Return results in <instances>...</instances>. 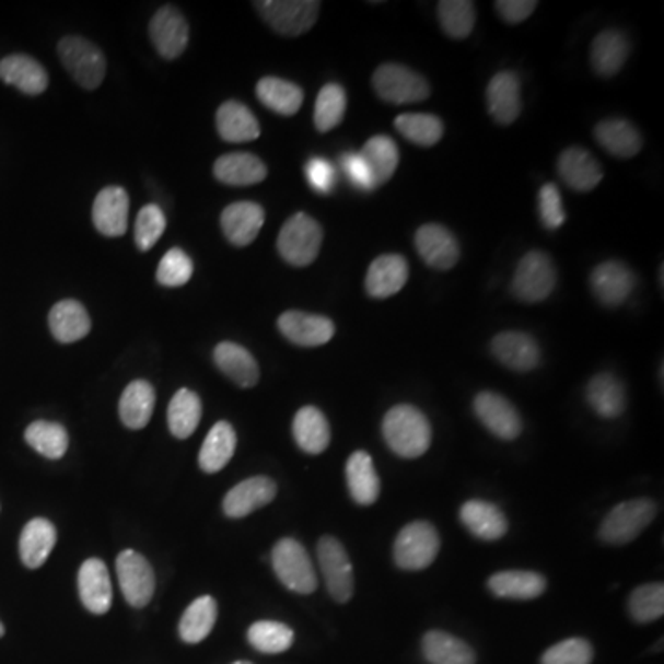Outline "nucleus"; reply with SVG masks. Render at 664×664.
I'll return each mask as SVG.
<instances>
[{"label":"nucleus","mask_w":664,"mask_h":664,"mask_svg":"<svg viewBox=\"0 0 664 664\" xmlns=\"http://www.w3.org/2000/svg\"><path fill=\"white\" fill-rule=\"evenodd\" d=\"M383 435L392 453L400 458H419L432 443V427L416 406L397 405L384 416Z\"/></svg>","instance_id":"1"},{"label":"nucleus","mask_w":664,"mask_h":664,"mask_svg":"<svg viewBox=\"0 0 664 664\" xmlns=\"http://www.w3.org/2000/svg\"><path fill=\"white\" fill-rule=\"evenodd\" d=\"M324 242L322 225L305 212L289 218L277 236V249L282 259L292 266H308L318 259Z\"/></svg>","instance_id":"2"},{"label":"nucleus","mask_w":664,"mask_h":664,"mask_svg":"<svg viewBox=\"0 0 664 664\" xmlns=\"http://www.w3.org/2000/svg\"><path fill=\"white\" fill-rule=\"evenodd\" d=\"M58 56L80 88L98 89L106 78V56L85 37L67 36L58 43Z\"/></svg>","instance_id":"3"},{"label":"nucleus","mask_w":664,"mask_h":664,"mask_svg":"<svg viewBox=\"0 0 664 664\" xmlns=\"http://www.w3.org/2000/svg\"><path fill=\"white\" fill-rule=\"evenodd\" d=\"M271 567L279 582L298 594H311L318 589V576L311 556L295 539L284 537L271 550Z\"/></svg>","instance_id":"4"},{"label":"nucleus","mask_w":664,"mask_h":664,"mask_svg":"<svg viewBox=\"0 0 664 664\" xmlns=\"http://www.w3.org/2000/svg\"><path fill=\"white\" fill-rule=\"evenodd\" d=\"M657 505L652 500H628L613 508L599 526V539L607 545H628L652 524Z\"/></svg>","instance_id":"5"},{"label":"nucleus","mask_w":664,"mask_h":664,"mask_svg":"<svg viewBox=\"0 0 664 664\" xmlns=\"http://www.w3.org/2000/svg\"><path fill=\"white\" fill-rule=\"evenodd\" d=\"M440 552L438 529L427 521L406 524L394 545L395 563L403 571H423Z\"/></svg>","instance_id":"6"},{"label":"nucleus","mask_w":664,"mask_h":664,"mask_svg":"<svg viewBox=\"0 0 664 664\" xmlns=\"http://www.w3.org/2000/svg\"><path fill=\"white\" fill-rule=\"evenodd\" d=\"M260 18L271 30L284 37H298L305 34L318 21L319 2L314 0H263L255 2Z\"/></svg>","instance_id":"7"},{"label":"nucleus","mask_w":664,"mask_h":664,"mask_svg":"<svg viewBox=\"0 0 664 664\" xmlns=\"http://www.w3.org/2000/svg\"><path fill=\"white\" fill-rule=\"evenodd\" d=\"M556 268L547 253L529 252L519 263L512 281V294L523 303H541L556 289Z\"/></svg>","instance_id":"8"},{"label":"nucleus","mask_w":664,"mask_h":664,"mask_svg":"<svg viewBox=\"0 0 664 664\" xmlns=\"http://www.w3.org/2000/svg\"><path fill=\"white\" fill-rule=\"evenodd\" d=\"M373 89L384 102L403 106L429 98L430 85L421 74L397 63H386L373 74Z\"/></svg>","instance_id":"9"},{"label":"nucleus","mask_w":664,"mask_h":664,"mask_svg":"<svg viewBox=\"0 0 664 664\" xmlns=\"http://www.w3.org/2000/svg\"><path fill=\"white\" fill-rule=\"evenodd\" d=\"M318 561L330 596L338 604H347L353 598L354 574L346 548L336 537L325 535L318 543Z\"/></svg>","instance_id":"10"},{"label":"nucleus","mask_w":664,"mask_h":664,"mask_svg":"<svg viewBox=\"0 0 664 664\" xmlns=\"http://www.w3.org/2000/svg\"><path fill=\"white\" fill-rule=\"evenodd\" d=\"M117 576L124 598L131 607H144L155 593V574L148 559L136 550H124L117 558Z\"/></svg>","instance_id":"11"},{"label":"nucleus","mask_w":664,"mask_h":664,"mask_svg":"<svg viewBox=\"0 0 664 664\" xmlns=\"http://www.w3.org/2000/svg\"><path fill=\"white\" fill-rule=\"evenodd\" d=\"M475 413L480 423L500 440H517L523 432V421L517 408L494 392H482L475 397Z\"/></svg>","instance_id":"12"},{"label":"nucleus","mask_w":664,"mask_h":664,"mask_svg":"<svg viewBox=\"0 0 664 664\" xmlns=\"http://www.w3.org/2000/svg\"><path fill=\"white\" fill-rule=\"evenodd\" d=\"M277 327L287 340L300 347L325 346L333 340L336 330L329 318L301 311L282 312Z\"/></svg>","instance_id":"13"},{"label":"nucleus","mask_w":664,"mask_h":664,"mask_svg":"<svg viewBox=\"0 0 664 664\" xmlns=\"http://www.w3.org/2000/svg\"><path fill=\"white\" fill-rule=\"evenodd\" d=\"M187 19L176 8L163 7L150 21V39L161 58L176 59L185 53L188 45Z\"/></svg>","instance_id":"14"},{"label":"nucleus","mask_w":664,"mask_h":664,"mask_svg":"<svg viewBox=\"0 0 664 664\" xmlns=\"http://www.w3.org/2000/svg\"><path fill=\"white\" fill-rule=\"evenodd\" d=\"M591 289L606 306H620L636 289V276L620 260H606L591 273Z\"/></svg>","instance_id":"15"},{"label":"nucleus","mask_w":664,"mask_h":664,"mask_svg":"<svg viewBox=\"0 0 664 664\" xmlns=\"http://www.w3.org/2000/svg\"><path fill=\"white\" fill-rule=\"evenodd\" d=\"M491 353L500 364L519 373L535 370L541 362V349L534 340V336L519 330H505L494 336L491 341Z\"/></svg>","instance_id":"16"},{"label":"nucleus","mask_w":664,"mask_h":664,"mask_svg":"<svg viewBox=\"0 0 664 664\" xmlns=\"http://www.w3.org/2000/svg\"><path fill=\"white\" fill-rule=\"evenodd\" d=\"M265 209L255 201H236L225 207L220 218L225 238L236 247H246L259 236L265 225Z\"/></svg>","instance_id":"17"},{"label":"nucleus","mask_w":664,"mask_h":664,"mask_svg":"<svg viewBox=\"0 0 664 664\" xmlns=\"http://www.w3.org/2000/svg\"><path fill=\"white\" fill-rule=\"evenodd\" d=\"M78 593L85 609L93 615H106L109 611L113 602L112 578L102 559L83 561L82 569L78 572Z\"/></svg>","instance_id":"18"},{"label":"nucleus","mask_w":664,"mask_h":664,"mask_svg":"<svg viewBox=\"0 0 664 664\" xmlns=\"http://www.w3.org/2000/svg\"><path fill=\"white\" fill-rule=\"evenodd\" d=\"M416 249L434 270H451L459 260L458 241L443 225H421L416 233Z\"/></svg>","instance_id":"19"},{"label":"nucleus","mask_w":664,"mask_h":664,"mask_svg":"<svg viewBox=\"0 0 664 664\" xmlns=\"http://www.w3.org/2000/svg\"><path fill=\"white\" fill-rule=\"evenodd\" d=\"M130 198L123 187L102 188L93 203V224L104 236H123L128 230Z\"/></svg>","instance_id":"20"},{"label":"nucleus","mask_w":664,"mask_h":664,"mask_svg":"<svg viewBox=\"0 0 664 664\" xmlns=\"http://www.w3.org/2000/svg\"><path fill=\"white\" fill-rule=\"evenodd\" d=\"M277 486L271 478L253 477L236 484L230 493L225 494L224 513L231 519L247 517L249 513L270 504L276 499Z\"/></svg>","instance_id":"21"},{"label":"nucleus","mask_w":664,"mask_h":664,"mask_svg":"<svg viewBox=\"0 0 664 664\" xmlns=\"http://www.w3.org/2000/svg\"><path fill=\"white\" fill-rule=\"evenodd\" d=\"M486 98H488L489 115L497 123L502 126L515 123L521 115V107H523L521 82H519L517 74L512 71L494 74L486 91Z\"/></svg>","instance_id":"22"},{"label":"nucleus","mask_w":664,"mask_h":664,"mask_svg":"<svg viewBox=\"0 0 664 664\" xmlns=\"http://www.w3.org/2000/svg\"><path fill=\"white\" fill-rule=\"evenodd\" d=\"M0 80L28 96L45 93L48 88V74L45 67L26 54H12V56L0 59Z\"/></svg>","instance_id":"23"},{"label":"nucleus","mask_w":664,"mask_h":664,"mask_svg":"<svg viewBox=\"0 0 664 664\" xmlns=\"http://www.w3.org/2000/svg\"><path fill=\"white\" fill-rule=\"evenodd\" d=\"M558 172L564 185L574 188L578 193H589L598 187L604 177V171L598 161L583 148H567L558 160Z\"/></svg>","instance_id":"24"},{"label":"nucleus","mask_w":664,"mask_h":664,"mask_svg":"<svg viewBox=\"0 0 664 664\" xmlns=\"http://www.w3.org/2000/svg\"><path fill=\"white\" fill-rule=\"evenodd\" d=\"M408 281V263L400 255H381L371 263L365 290L375 300H386L400 292Z\"/></svg>","instance_id":"25"},{"label":"nucleus","mask_w":664,"mask_h":664,"mask_svg":"<svg viewBox=\"0 0 664 664\" xmlns=\"http://www.w3.org/2000/svg\"><path fill=\"white\" fill-rule=\"evenodd\" d=\"M459 521L482 541H499L508 532V519L499 505L486 500H469L459 510Z\"/></svg>","instance_id":"26"},{"label":"nucleus","mask_w":664,"mask_h":664,"mask_svg":"<svg viewBox=\"0 0 664 664\" xmlns=\"http://www.w3.org/2000/svg\"><path fill=\"white\" fill-rule=\"evenodd\" d=\"M214 364L225 376L241 386V388H253L259 383V364L253 359V354L246 347L233 343V341H222L214 347Z\"/></svg>","instance_id":"27"},{"label":"nucleus","mask_w":664,"mask_h":664,"mask_svg":"<svg viewBox=\"0 0 664 664\" xmlns=\"http://www.w3.org/2000/svg\"><path fill=\"white\" fill-rule=\"evenodd\" d=\"M58 541V532L47 519H32L19 537V556L26 569L36 571L47 561Z\"/></svg>","instance_id":"28"},{"label":"nucleus","mask_w":664,"mask_h":664,"mask_svg":"<svg viewBox=\"0 0 664 664\" xmlns=\"http://www.w3.org/2000/svg\"><path fill=\"white\" fill-rule=\"evenodd\" d=\"M212 172L218 182L233 187L257 185L265 182L268 176L265 163L257 155L246 152L225 153L222 158H218Z\"/></svg>","instance_id":"29"},{"label":"nucleus","mask_w":664,"mask_h":664,"mask_svg":"<svg viewBox=\"0 0 664 664\" xmlns=\"http://www.w3.org/2000/svg\"><path fill=\"white\" fill-rule=\"evenodd\" d=\"M48 327L56 340L74 343L91 333V318L88 308L80 301H58L48 314Z\"/></svg>","instance_id":"30"},{"label":"nucleus","mask_w":664,"mask_h":664,"mask_svg":"<svg viewBox=\"0 0 664 664\" xmlns=\"http://www.w3.org/2000/svg\"><path fill=\"white\" fill-rule=\"evenodd\" d=\"M587 403L599 418H620L628 406V395L622 381L611 373H599L593 376L585 392Z\"/></svg>","instance_id":"31"},{"label":"nucleus","mask_w":664,"mask_h":664,"mask_svg":"<svg viewBox=\"0 0 664 664\" xmlns=\"http://www.w3.org/2000/svg\"><path fill=\"white\" fill-rule=\"evenodd\" d=\"M346 480L349 493L357 504H375L381 494V480L370 454L365 451H357L349 456L346 464Z\"/></svg>","instance_id":"32"},{"label":"nucleus","mask_w":664,"mask_h":664,"mask_svg":"<svg viewBox=\"0 0 664 664\" xmlns=\"http://www.w3.org/2000/svg\"><path fill=\"white\" fill-rule=\"evenodd\" d=\"M599 147L620 160L636 158L641 152L642 137L633 124L624 118H609L594 128Z\"/></svg>","instance_id":"33"},{"label":"nucleus","mask_w":664,"mask_h":664,"mask_svg":"<svg viewBox=\"0 0 664 664\" xmlns=\"http://www.w3.org/2000/svg\"><path fill=\"white\" fill-rule=\"evenodd\" d=\"M217 128L228 142H249L260 137L259 120L249 107L236 101L224 102L218 107Z\"/></svg>","instance_id":"34"},{"label":"nucleus","mask_w":664,"mask_h":664,"mask_svg":"<svg viewBox=\"0 0 664 664\" xmlns=\"http://www.w3.org/2000/svg\"><path fill=\"white\" fill-rule=\"evenodd\" d=\"M298 447L306 454H322L330 443L329 421L316 406H303L292 424Z\"/></svg>","instance_id":"35"},{"label":"nucleus","mask_w":664,"mask_h":664,"mask_svg":"<svg viewBox=\"0 0 664 664\" xmlns=\"http://www.w3.org/2000/svg\"><path fill=\"white\" fill-rule=\"evenodd\" d=\"M488 587L499 598L535 599L547 591V580L537 572L504 571L489 578Z\"/></svg>","instance_id":"36"},{"label":"nucleus","mask_w":664,"mask_h":664,"mask_svg":"<svg viewBox=\"0 0 664 664\" xmlns=\"http://www.w3.org/2000/svg\"><path fill=\"white\" fill-rule=\"evenodd\" d=\"M629 56L628 37L620 30H604L594 37L591 61L599 77H615Z\"/></svg>","instance_id":"37"},{"label":"nucleus","mask_w":664,"mask_h":664,"mask_svg":"<svg viewBox=\"0 0 664 664\" xmlns=\"http://www.w3.org/2000/svg\"><path fill=\"white\" fill-rule=\"evenodd\" d=\"M153 406H155V392L152 384L147 381H133L124 389L118 403V416L128 429L141 430L152 419Z\"/></svg>","instance_id":"38"},{"label":"nucleus","mask_w":664,"mask_h":664,"mask_svg":"<svg viewBox=\"0 0 664 664\" xmlns=\"http://www.w3.org/2000/svg\"><path fill=\"white\" fill-rule=\"evenodd\" d=\"M423 655L430 664H475L477 653L458 637L434 629L423 637Z\"/></svg>","instance_id":"39"},{"label":"nucleus","mask_w":664,"mask_h":664,"mask_svg":"<svg viewBox=\"0 0 664 664\" xmlns=\"http://www.w3.org/2000/svg\"><path fill=\"white\" fill-rule=\"evenodd\" d=\"M236 449V432L228 421H218L212 427L211 432L207 434L203 445L200 451L201 470H206L209 475L224 469L225 465L230 464Z\"/></svg>","instance_id":"40"},{"label":"nucleus","mask_w":664,"mask_h":664,"mask_svg":"<svg viewBox=\"0 0 664 664\" xmlns=\"http://www.w3.org/2000/svg\"><path fill=\"white\" fill-rule=\"evenodd\" d=\"M257 96L268 109L282 115V117H292L300 112L303 106V91L300 85L281 80V78L266 77L257 83Z\"/></svg>","instance_id":"41"},{"label":"nucleus","mask_w":664,"mask_h":664,"mask_svg":"<svg viewBox=\"0 0 664 664\" xmlns=\"http://www.w3.org/2000/svg\"><path fill=\"white\" fill-rule=\"evenodd\" d=\"M360 155L370 168L376 187L389 182L399 166V148L395 144L394 139L386 136L371 137L362 148Z\"/></svg>","instance_id":"42"},{"label":"nucleus","mask_w":664,"mask_h":664,"mask_svg":"<svg viewBox=\"0 0 664 664\" xmlns=\"http://www.w3.org/2000/svg\"><path fill=\"white\" fill-rule=\"evenodd\" d=\"M218 606L217 599L212 596H200L196 598L187 611L183 613L179 620V637L187 644H198L207 639L217 622Z\"/></svg>","instance_id":"43"},{"label":"nucleus","mask_w":664,"mask_h":664,"mask_svg":"<svg viewBox=\"0 0 664 664\" xmlns=\"http://www.w3.org/2000/svg\"><path fill=\"white\" fill-rule=\"evenodd\" d=\"M201 419V400L195 392L183 388L176 392L168 406V429L177 440L195 434Z\"/></svg>","instance_id":"44"},{"label":"nucleus","mask_w":664,"mask_h":664,"mask_svg":"<svg viewBox=\"0 0 664 664\" xmlns=\"http://www.w3.org/2000/svg\"><path fill=\"white\" fill-rule=\"evenodd\" d=\"M24 440L36 453L48 459L63 458L69 449L66 427L53 421H34L24 430Z\"/></svg>","instance_id":"45"},{"label":"nucleus","mask_w":664,"mask_h":664,"mask_svg":"<svg viewBox=\"0 0 664 664\" xmlns=\"http://www.w3.org/2000/svg\"><path fill=\"white\" fill-rule=\"evenodd\" d=\"M395 128L400 136L419 144V147H434L443 137V123L435 115L429 113H405L395 118Z\"/></svg>","instance_id":"46"},{"label":"nucleus","mask_w":664,"mask_h":664,"mask_svg":"<svg viewBox=\"0 0 664 664\" xmlns=\"http://www.w3.org/2000/svg\"><path fill=\"white\" fill-rule=\"evenodd\" d=\"M438 18L443 32L453 39H465L477 23L475 4L469 0H441Z\"/></svg>","instance_id":"47"},{"label":"nucleus","mask_w":664,"mask_h":664,"mask_svg":"<svg viewBox=\"0 0 664 664\" xmlns=\"http://www.w3.org/2000/svg\"><path fill=\"white\" fill-rule=\"evenodd\" d=\"M247 641L257 652L282 653L294 642V631L287 624L276 620H259L247 629Z\"/></svg>","instance_id":"48"},{"label":"nucleus","mask_w":664,"mask_h":664,"mask_svg":"<svg viewBox=\"0 0 664 664\" xmlns=\"http://www.w3.org/2000/svg\"><path fill=\"white\" fill-rule=\"evenodd\" d=\"M347 96L346 91L338 83H327L319 91L316 98V107H314V124L319 133L335 130L336 126H340L346 115Z\"/></svg>","instance_id":"49"},{"label":"nucleus","mask_w":664,"mask_h":664,"mask_svg":"<svg viewBox=\"0 0 664 664\" xmlns=\"http://www.w3.org/2000/svg\"><path fill=\"white\" fill-rule=\"evenodd\" d=\"M629 615L636 622L648 624L663 617V583H646L637 587L628 599Z\"/></svg>","instance_id":"50"},{"label":"nucleus","mask_w":664,"mask_h":664,"mask_svg":"<svg viewBox=\"0 0 664 664\" xmlns=\"http://www.w3.org/2000/svg\"><path fill=\"white\" fill-rule=\"evenodd\" d=\"M193 273H195V265L187 253L179 247H172L171 252H166L165 257L161 259L158 282L166 289H177L187 284Z\"/></svg>","instance_id":"51"},{"label":"nucleus","mask_w":664,"mask_h":664,"mask_svg":"<svg viewBox=\"0 0 664 664\" xmlns=\"http://www.w3.org/2000/svg\"><path fill=\"white\" fill-rule=\"evenodd\" d=\"M166 230V218L165 212L160 206L142 207L139 214H137L136 222V244L141 252H148L152 249L158 241H160L163 233Z\"/></svg>","instance_id":"52"},{"label":"nucleus","mask_w":664,"mask_h":664,"mask_svg":"<svg viewBox=\"0 0 664 664\" xmlns=\"http://www.w3.org/2000/svg\"><path fill=\"white\" fill-rule=\"evenodd\" d=\"M594 650L585 639H567L543 653L541 664H591Z\"/></svg>","instance_id":"53"},{"label":"nucleus","mask_w":664,"mask_h":664,"mask_svg":"<svg viewBox=\"0 0 664 664\" xmlns=\"http://www.w3.org/2000/svg\"><path fill=\"white\" fill-rule=\"evenodd\" d=\"M539 214L541 222L547 230H558L564 224L563 201H561V193L554 183H547L539 190Z\"/></svg>","instance_id":"54"},{"label":"nucleus","mask_w":664,"mask_h":664,"mask_svg":"<svg viewBox=\"0 0 664 664\" xmlns=\"http://www.w3.org/2000/svg\"><path fill=\"white\" fill-rule=\"evenodd\" d=\"M306 179L311 183V187L316 193L329 195L335 188L336 172L335 166L330 165L329 161L324 158H312L305 166Z\"/></svg>","instance_id":"55"},{"label":"nucleus","mask_w":664,"mask_h":664,"mask_svg":"<svg viewBox=\"0 0 664 664\" xmlns=\"http://www.w3.org/2000/svg\"><path fill=\"white\" fill-rule=\"evenodd\" d=\"M341 168L346 172V176L349 177V182L353 183L354 187L360 188V190H373V188H376L370 168L365 165V161L362 160L360 153H346L341 158Z\"/></svg>","instance_id":"56"},{"label":"nucleus","mask_w":664,"mask_h":664,"mask_svg":"<svg viewBox=\"0 0 664 664\" xmlns=\"http://www.w3.org/2000/svg\"><path fill=\"white\" fill-rule=\"evenodd\" d=\"M535 0H499L494 2V10L508 24H519L535 12Z\"/></svg>","instance_id":"57"},{"label":"nucleus","mask_w":664,"mask_h":664,"mask_svg":"<svg viewBox=\"0 0 664 664\" xmlns=\"http://www.w3.org/2000/svg\"><path fill=\"white\" fill-rule=\"evenodd\" d=\"M7 633V629H4V624L0 622V637H4Z\"/></svg>","instance_id":"58"},{"label":"nucleus","mask_w":664,"mask_h":664,"mask_svg":"<svg viewBox=\"0 0 664 664\" xmlns=\"http://www.w3.org/2000/svg\"><path fill=\"white\" fill-rule=\"evenodd\" d=\"M233 664H253V663H249V661H236V663H233Z\"/></svg>","instance_id":"59"}]
</instances>
